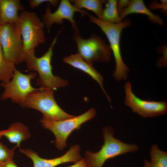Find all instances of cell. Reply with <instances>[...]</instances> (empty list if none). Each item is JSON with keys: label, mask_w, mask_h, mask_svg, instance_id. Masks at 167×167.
<instances>
[{"label": "cell", "mask_w": 167, "mask_h": 167, "mask_svg": "<svg viewBox=\"0 0 167 167\" xmlns=\"http://www.w3.org/2000/svg\"><path fill=\"white\" fill-rule=\"evenodd\" d=\"M61 31H59L52 41L48 50L42 56L36 57L35 50L25 52L24 61L28 69L36 71L39 77L37 84L43 90H55L65 87L68 84V81L58 76L54 75L52 72L51 60L53 55V49L58 36Z\"/></svg>", "instance_id": "6da1fadb"}, {"label": "cell", "mask_w": 167, "mask_h": 167, "mask_svg": "<svg viewBox=\"0 0 167 167\" xmlns=\"http://www.w3.org/2000/svg\"><path fill=\"white\" fill-rule=\"evenodd\" d=\"M114 133L111 127H105L102 130L104 143L100 150L96 152L86 151L84 158L89 167H102L108 159L138 150V145L126 143L115 138Z\"/></svg>", "instance_id": "7a4b0ae2"}, {"label": "cell", "mask_w": 167, "mask_h": 167, "mask_svg": "<svg viewBox=\"0 0 167 167\" xmlns=\"http://www.w3.org/2000/svg\"><path fill=\"white\" fill-rule=\"evenodd\" d=\"M91 22L97 25L105 34L109 43V45L113 53L116 67L113 76L116 80H126L129 69L124 62L122 57L120 48V38L123 29L130 25L128 19L118 23H112L102 21L88 13Z\"/></svg>", "instance_id": "3957f363"}, {"label": "cell", "mask_w": 167, "mask_h": 167, "mask_svg": "<svg viewBox=\"0 0 167 167\" xmlns=\"http://www.w3.org/2000/svg\"><path fill=\"white\" fill-rule=\"evenodd\" d=\"M24 107L39 111L42 114V119L48 121H59L75 116L60 107L55 100L52 90L41 89L32 92L28 95Z\"/></svg>", "instance_id": "277c9868"}, {"label": "cell", "mask_w": 167, "mask_h": 167, "mask_svg": "<svg viewBox=\"0 0 167 167\" xmlns=\"http://www.w3.org/2000/svg\"><path fill=\"white\" fill-rule=\"evenodd\" d=\"M74 30L73 39L77 45L78 54L85 61L92 65L95 62L110 60L112 51L103 39L95 33L88 39H84L77 28Z\"/></svg>", "instance_id": "5b68a950"}, {"label": "cell", "mask_w": 167, "mask_h": 167, "mask_svg": "<svg viewBox=\"0 0 167 167\" xmlns=\"http://www.w3.org/2000/svg\"><path fill=\"white\" fill-rule=\"evenodd\" d=\"M15 24L20 33L25 52L35 50L39 45L45 43V26L35 13L23 11Z\"/></svg>", "instance_id": "8992f818"}, {"label": "cell", "mask_w": 167, "mask_h": 167, "mask_svg": "<svg viewBox=\"0 0 167 167\" xmlns=\"http://www.w3.org/2000/svg\"><path fill=\"white\" fill-rule=\"evenodd\" d=\"M96 114L95 109H90L85 113L78 116L62 120L48 121L41 119L42 126L54 135L55 146L60 150L66 146V140L70 134L75 130H79L84 122L92 119Z\"/></svg>", "instance_id": "52a82bcc"}, {"label": "cell", "mask_w": 167, "mask_h": 167, "mask_svg": "<svg viewBox=\"0 0 167 167\" xmlns=\"http://www.w3.org/2000/svg\"><path fill=\"white\" fill-rule=\"evenodd\" d=\"M36 75L35 72L28 74L22 73L15 68L11 80L7 83L2 82L0 86L4 89L1 96L2 101L10 99L12 101L24 107L28 95L32 92L42 89L33 87L31 81Z\"/></svg>", "instance_id": "ba28073f"}, {"label": "cell", "mask_w": 167, "mask_h": 167, "mask_svg": "<svg viewBox=\"0 0 167 167\" xmlns=\"http://www.w3.org/2000/svg\"><path fill=\"white\" fill-rule=\"evenodd\" d=\"M0 45L7 60L15 64L24 61L25 52L24 43L15 23L0 24Z\"/></svg>", "instance_id": "9c48e42d"}, {"label": "cell", "mask_w": 167, "mask_h": 167, "mask_svg": "<svg viewBox=\"0 0 167 167\" xmlns=\"http://www.w3.org/2000/svg\"><path fill=\"white\" fill-rule=\"evenodd\" d=\"M125 104L132 111L143 117H154L166 113L167 103L165 101L142 100L133 92L129 81L125 85Z\"/></svg>", "instance_id": "30bf717a"}, {"label": "cell", "mask_w": 167, "mask_h": 167, "mask_svg": "<svg viewBox=\"0 0 167 167\" xmlns=\"http://www.w3.org/2000/svg\"><path fill=\"white\" fill-rule=\"evenodd\" d=\"M77 12L80 13L82 15H87L88 13L85 11L76 8L68 0H61L57 9L52 12L51 11L50 4L49 3L45 13L42 17V22L49 31L53 24H61L64 19H67L74 29L77 28L74 19V14Z\"/></svg>", "instance_id": "8fae6325"}, {"label": "cell", "mask_w": 167, "mask_h": 167, "mask_svg": "<svg viewBox=\"0 0 167 167\" xmlns=\"http://www.w3.org/2000/svg\"><path fill=\"white\" fill-rule=\"evenodd\" d=\"M19 151L32 160L33 167H55L67 162L75 163L82 159L80 154V148L78 145L72 146L68 151L62 156L51 159L42 158L37 153L30 149L20 148Z\"/></svg>", "instance_id": "7c38bea8"}, {"label": "cell", "mask_w": 167, "mask_h": 167, "mask_svg": "<svg viewBox=\"0 0 167 167\" xmlns=\"http://www.w3.org/2000/svg\"><path fill=\"white\" fill-rule=\"evenodd\" d=\"M63 61L65 63L87 74L96 81L110 102V98L103 87V77L93 67L92 65L85 61L78 53L65 57Z\"/></svg>", "instance_id": "4fadbf2b"}, {"label": "cell", "mask_w": 167, "mask_h": 167, "mask_svg": "<svg viewBox=\"0 0 167 167\" xmlns=\"http://www.w3.org/2000/svg\"><path fill=\"white\" fill-rule=\"evenodd\" d=\"M24 8L19 0H0V24L15 23Z\"/></svg>", "instance_id": "5bb4252c"}, {"label": "cell", "mask_w": 167, "mask_h": 167, "mask_svg": "<svg viewBox=\"0 0 167 167\" xmlns=\"http://www.w3.org/2000/svg\"><path fill=\"white\" fill-rule=\"evenodd\" d=\"M2 135L10 143L15 144V148H19L23 141L27 140L31 137L28 127L18 122L11 124L8 129L3 130Z\"/></svg>", "instance_id": "9a60e30c"}, {"label": "cell", "mask_w": 167, "mask_h": 167, "mask_svg": "<svg viewBox=\"0 0 167 167\" xmlns=\"http://www.w3.org/2000/svg\"><path fill=\"white\" fill-rule=\"evenodd\" d=\"M133 13L146 15L153 23L161 25L163 24L162 19L158 15L150 11L146 7L142 0H133L130 1L128 5L120 12L119 16L122 20L126 16Z\"/></svg>", "instance_id": "2e32d148"}, {"label": "cell", "mask_w": 167, "mask_h": 167, "mask_svg": "<svg viewBox=\"0 0 167 167\" xmlns=\"http://www.w3.org/2000/svg\"><path fill=\"white\" fill-rule=\"evenodd\" d=\"M151 161H144L143 167H167V152L160 150L156 144L152 145L150 152Z\"/></svg>", "instance_id": "e0dca14e"}, {"label": "cell", "mask_w": 167, "mask_h": 167, "mask_svg": "<svg viewBox=\"0 0 167 167\" xmlns=\"http://www.w3.org/2000/svg\"><path fill=\"white\" fill-rule=\"evenodd\" d=\"M100 20L108 23H118L121 20L117 7L118 1L109 0L106 1Z\"/></svg>", "instance_id": "ac0fdd59"}, {"label": "cell", "mask_w": 167, "mask_h": 167, "mask_svg": "<svg viewBox=\"0 0 167 167\" xmlns=\"http://www.w3.org/2000/svg\"><path fill=\"white\" fill-rule=\"evenodd\" d=\"M76 8H85L93 12L100 19L103 10V4L106 2L100 0H72L70 1Z\"/></svg>", "instance_id": "d6986e66"}, {"label": "cell", "mask_w": 167, "mask_h": 167, "mask_svg": "<svg viewBox=\"0 0 167 167\" xmlns=\"http://www.w3.org/2000/svg\"><path fill=\"white\" fill-rule=\"evenodd\" d=\"M15 68L14 63L5 58L0 45V81L9 82L12 77Z\"/></svg>", "instance_id": "ffe728a7"}, {"label": "cell", "mask_w": 167, "mask_h": 167, "mask_svg": "<svg viewBox=\"0 0 167 167\" xmlns=\"http://www.w3.org/2000/svg\"><path fill=\"white\" fill-rule=\"evenodd\" d=\"M15 147L12 149H9L3 143L0 142V163L13 160Z\"/></svg>", "instance_id": "44dd1931"}, {"label": "cell", "mask_w": 167, "mask_h": 167, "mask_svg": "<svg viewBox=\"0 0 167 167\" xmlns=\"http://www.w3.org/2000/svg\"><path fill=\"white\" fill-rule=\"evenodd\" d=\"M28 2L30 7L32 8L45 2H48L54 6H57L59 2V1L57 0H30Z\"/></svg>", "instance_id": "7402d4cb"}, {"label": "cell", "mask_w": 167, "mask_h": 167, "mask_svg": "<svg viewBox=\"0 0 167 167\" xmlns=\"http://www.w3.org/2000/svg\"><path fill=\"white\" fill-rule=\"evenodd\" d=\"M161 3H158L156 1L151 2L149 5L150 9H161L166 12L167 11V1L165 0H161Z\"/></svg>", "instance_id": "603a6c76"}, {"label": "cell", "mask_w": 167, "mask_h": 167, "mask_svg": "<svg viewBox=\"0 0 167 167\" xmlns=\"http://www.w3.org/2000/svg\"><path fill=\"white\" fill-rule=\"evenodd\" d=\"M130 2V1L127 0H120L118 1L117 7L119 15L121 11L128 5Z\"/></svg>", "instance_id": "cb8c5ba5"}, {"label": "cell", "mask_w": 167, "mask_h": 167, "mask_svg": "<svg viewBox=\"0 0 167 167\" xmlns=\"http://www.w3.org/2000/svg\"><path fill=\"white\" fill-rule=\"evenodd\" d=\"M69 167H89L84 158H82L78 161Z\"/></svg>", "instance_id": "d4e9b609"}, {"label": "cell", "mask_w": 167, "mask_h": 167, "mask_svg": "<svg viewBox=\"0 0 167 167\" xmlns=\"http://www.w3.org/2000/svg\"><path fill=\"white\" fill-rule=\"evenodd\" d=\"M0 167H19L13 161V160L0 163Z\"/></svg>", "instance_id": "484cf974"}, {"label": "cell", "mask_w": 167, "mask_h": 167, "mask_svg": "<svg viewBox=\"0 0 167 167\" xmlns=\"http://www.w3.org/2000/svg\"><path fill=\"white\" fill-rule=\"evenodd\" d=\"M3 130L0 131V139L2 138L3 137Z\"/></svg>", "instance_id": "4316f807"}]
</instances>
